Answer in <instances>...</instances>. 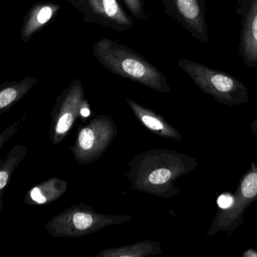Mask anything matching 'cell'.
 <instances>
[{
    "label": "cell",
    "instance_id": "7c38bea8",
    "mask_svg": "<svg viewBox=\"0 0 257 257\" xmlns=\"http://www.w3.org/2000/svg\"><path fill=\"white\" fill-rule=\"evenodd\" d=\"M126 5L128 7L132 14L135 15V17L138 19H145L143 9L142 0H124Z\"/></svg>",
    "mask_w": 257,
    "mask_h": 257
},
{
    "label": "cell",
    "instance_id": "ac0fdd59",
    "mask_svg": "<svg viewBox=\"0 0 257 257\" xmlns=\"http://www.w3.org/2000/svg\"><path fill=\"white\" fill-rule=\"evenodd\" d=\"M255 257H257V252H255Z\"/></svg>",
    "mask_w": 257,
    "mask_h": 257
},
{
    "label": "cell",
    "instance_id": "5bb4252c",
    "mask_svg": "<svg viewBox=\"0 0 257 257\" xmlns=\"http://www.w3.org/2000/svg\"><path fill=\"white\" fill-rule=\"evenodd\" d=\"M31 198H32L34 201L38 202L39 204H44V203H46V198L42 195L41 192H40L38 188H34V189L31 191Z\"/></svg>",
    "mask_w": 257,
    "mask_h": 257
},
{
    "label": "cell",
    "instance_id": "30bf717a",
    "mask_svg": "<svg viewBox=\"0 0 257 257\" xmlns=\"http://www.w3.org/2000/svg\"><path fill=\"white\" fill-rule=\"evenodd\" d=\"M92 222V216L87 213H78L73 216V223L79 230L86 229L91 226Z\"/></svg>",
    "mask_w": 257,
    "mask_h": 257
},
{
    "label": "cell",
    "instance_id": "5b68a950",
    "mask_svg": "<svg viewBox=\"0 0 257 257\" xmlns=\"http://www.w3.org/2000/svg\"><path fill=\"white\" fill-rule=\"evenodd\" d=\"M237 13L240 19L239 55L243 64L257 67V0H237Z\"/></svg>",
    "mask_w": 257,
    "mask_h": 257
},
{
    "label": "cell",
    "instance_id": "2e32d148",
    "mask_svg": "<svg viewBox=\"0 0 257 257\" xmlns=\"http://www.w3.org/2000/svg\"><path fill=\"white\" fill-rule=\"evenodd\" d=\"M249 129H250L251 134H252V135L257 136V117L254 118L253 121L250 123Z\"/></svg>",
    "mask_w": 257,
    "mask_h": 257
},
{
    "label": "cell",
    "instance_id": "8fae6325",
    "mask_svg": "<svg viewBox=\"0 0 257 257\" xmlns=\"http://www.w3.org/2000/svg\"><path fill=\"white\" fill-rule=\"evenodd\" d=\"M73 118L71 113H65L60 118L56 131L60 135L66 133L73 124Z\"/></svg>",
    "mask_w": 257,
    "mask_h": 257
},
{
    "label": "cell",
    "instance_id": "9c48e42d",
    "mask_svg": "<svg viewBox=\"0 0 257 257\" xmlns=\"http://www.w3.org/2000/svg\"><path fill=\"white\" fill-rule=\"evenodd\" d=\"M79 145L83 150H90L94 145V135L91 129L85 128L81 132L79 137Z\"/></svg>",
    "mask_w": 257,
    "mask_h": 257
},
{
    "label": "cell",
    "instance_id": "52a82bcc",
    "mask_svg": "<svg viewBox=\"0 0 257 257\" xmlns=\"http://www.w3.org/2000/svg\"><path fill=\"white\" fill-rule=\"evenodd\" d=\"M60 6L56 4H40L31 10L25 19L22 28V38L28 41L40 28L46 25L59 10Z\"/></svg>",
    "mask_w": 257,
    "mask_h": 257
},
{
    "label": "cell",
    "instance_id": "8992f818",
    "mask_svg": "<svg viewBox=\"0 0 257 257\" xmlns=\"http://www.w3.org/2000/svg\"><path fill=\"white\" fill-rule=\"evenodd\" d=\"M91 12L99 19L113 25L115 28L127 29L132 26V22L124 14L116 0H85Z\"/></svg>",
    "mask_w": 257,
    "mask_h": 257
},
{
    "label": "cell",
    "instance_id": "6da1fadb",
    "mask_svg": "<svg viewBox=\"0 0 257 257\" xmlns=\"http://www.w3.org/2000/svg\"><path fill=\"white\" fill-rule=\"evenodd\" d=\"M97 61L109 71L161 92L171 91L166 76L145 58L116 42L103 39L93 46Z\"/></svg>",
    "mask_w": 257,
    "mask_h": 257
},
{
    "label": "cell",
    "instance_id": "277c9868",
    "mask_svg": "<svg viewBox=\"0 0 257 257\" xmlns=\"http://www.w3.org/2000/svg\"><path fill=\"white\" fill-rule=\"evenodd\" d=\"M165 13L195 40L210 43L205 0H161Z\"/></svg>",
    "mask_w": 257,
    "mask_h": 257
},
{
    "label": "cell",
    "instance_id": "3957f363",
    "mask_svg": "<svg viewBox=\"0 0 257 257\" xmlns=\"http://www.w3.org/2000/svg\"><path fill=\"white\" fill-rule=\"evenodd\" d=\"M232 195V205L227 209L219 208L216 212L207 232L209 237L219 231L231 234L243 223L245 210L257 201V163H251L250 168L243 174Z\"/></svg>",
    "mask_w": 257,
    "mask_h": 257
},
{
    "label": "cell",
    "instance_id": "9a60e30c",
    "mask_svg": "<svg viewBox=\"0 0 257 257\" xmlns=\"http://www.w3.org/2000/svg\"><path fill=\"white\" fill-rule=\"evenodd\" d=\"M8 174L7 173L2 171L0 173V189H3L7 185L8 181Z\"/></svg>",
    "mask_w": 257,
    "mask_h": 257
},
{
    "label": "cell",
    "instance_id": "e0dca14e",
    "mask_svg": "<svg viewBox=\"0 0 257 257\" xmlns=\"http://www.w3.org/2000/svg\"><path fill=\"white\" fill-rule=\"evenodd\" d=\"M81 115L84 117H88V115H90V110L88 109H86V108H83L81 110Z\"/></svg>",
    "mask_w": 257,
    "mask_h": 257
},
{
    "label": "cell",
    "instance_id": "7a4b0ae2",
    "mask_svg": "<svg viewBox=\"0 0 257 257\" xmlns=\"http://www.w3.org/2000/svg\"><path fill=\"white\" fill-rule=\"evenodd\" d=\"M178 66L202 92L211 96L218 103L232 106L249 101L244 84L229 73L189 59L180 60Z\"/></svg>",
    "mask_w": 257,
    "mask_h": 257
},
{
    "label": "cell",
    "instance_id": "ba28073f",
    "mask_svg": "<svg viewBox=\"0 0 257 257\" xmlns=\"http://www.w3.org/2000/svg\"><path fill=\"white\" fill-rule=\"evenodd\" d=\"M36 79L28 78L19 82L17 85L8 87L3 90L0 92V108L4 109L13 103L21 94L24 91H26L34 82H36Z\"/></svg>",
    "mask_w": 257,
    "mask_h": 257
},
{
    "label": "cell",
    "instance_id": "4fadbf2b",
    "mask_svg": "<svg viewBox=\"0 0 257 257\" xmlns=\"http://www.w3.org/2000/svg\"><path fill=\"white\" fill-rule=\"evenodd\" d=\"M234 202L233 195L228 193L222 194L218 198L217 204L219 209H227L231 207Z\"/></svg>",
    "mask_w": 257,
    "mask_h": 257
}]
</instances>
